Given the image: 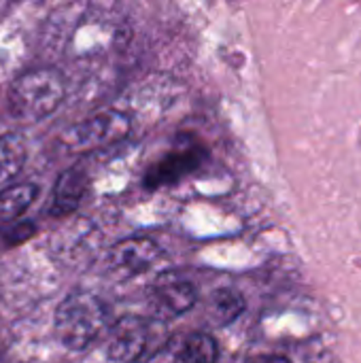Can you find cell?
<instances>
[{"instance_id": "8992f818", "label": "cell", "mask_w": 361, "mask_h": 363, "mask_svg": "<svg viewBox=\"0 0 361 363\" xmlns=\"http://www.w3.org/2000/svg\"><path fill=\"white\" fill-rule=\"evenodd\" d=\"M202 162H204V151L196 145L170 151L168 155H164L160 162H155L149 168V172L145 174V187L160 189L166 185H174L187 174L196 172Z\"/></svg>"}, {"instance_id": "277c9868", "label": "cell", "mask_w": 361, "mask_h": 363, "mask_svg": "<svg viewBox=\"0 0 361 363\" xmlns=\"http://www.w3.org/2000/svg\"><path fill=\"white\" fill-rule=\"evenodd\" d=\"M132 132V117L121 108L98 111L60 134V145L72 153H89L126 140Z\"/></svg>"}, {"instance_id": "ba28073f", "label": "cell", "mask_w": 361, "mask_h": 363, "mask_svg": "<svg viewBox=\"0 0 361 363\" xmlns=\"http://www.w3.org/2000/svg\"><path fill=\"white\" fill-rule=\"evenodd\" d=\"M87 185H89V177L81 164L66 168L55 181L49 213L53 217H66L74 213L87 191Z\"/></svg>"}, {"instance_id": "5b68a950", "label": "cell", "mask_w": 361, "mask_h": 363, "mask_svg": "<svg viewBox=\"0 0 361 363\" xmlns=\"http://www.w3.org/2000/svg\"><path fill=\"white\" fill-rule=\"evenodd\" d=\"M162 257V249L155 240L145 236H132L117 242L109 251V268L121 277H136L145 274Z\"/></svg>"}, {"instance_id": "30bf717a", "label": "cell", "mask_w": 361, "mask_h": 363, "mask_svg": "<svg viewBox=\"0 0 361 363\" xmlns=\"http://www.w3.org/2000/svg\"><path fill=\"white\" fill-rule=\"evenodd\" d=\"M245 306H247L245 298L238 291H234V289H217L209 298L206 315H209L213 325L226 328V325L234 323L245 313Z\"/></svg>"}, {"instance_id": "4fadbf2b", "label": "cell", "mask_w": 361, "mask_h": 363, "mask_svg": "<svg viewBox=\"0 0 361 363\" xmlns=\"http://www.w3.org/2000/svg\"><path fill=\"white\" fill-rule=\"evenodd\" d=\"M34 232H36V228H34L32 223L21 221V223H15L13 228L4 230L0 238H2V242H4L6 247H15V245L26 242L28 238H32V236H34Z\"/></svg>"}, {"instance_id": "3957f363", "label": "cell", "mask_w": 361, "mask_h": 363, "mask_svg": "<svg viewBox=\"0 0 361 363\" xmlns=\"http://www.w3.org/2000/svg\"><path fill=\"white\" fill-rule=\"evenodd\" d=\"M106 306L91 294H70L55 311V336L62 347L83 351L100 338L106 328Z\"/></svg>"}, {"instance_id": "5bb4252c", "label": "cell", "mask_w": 361, "mask_h": 363, "mask_svg": "<svg viewBox=\"0 0 361 363\" xmlns=\"http://www.w3.org/2000/svg\"><path fill=\"white\" fill-rule=\"evenodd\" d=\"M249 363H289V359L283 355H260V357H253Z\"/></svg>"}, {"instance_id": "52a82bcc", "label": "cell", "mask_w": 361, "mask_h": 363, "mask_svg": "<svg viewBox=\"0 0 361 363\" xmlns=\"http://www.w3.org/2000/svg\"><path fill=\"white\" fill-rule=\"evenodd\" d=\"M198 302V291L189 281L166 279L151 287L149 304L162 317H181Z\"/></svg>"}, {"instance_id": "9c48e42d", "label": "cell", "mask_w": 361, "mask_h": 363, "mask_svg": "<svg viewBox=\"0 0 361 363\" xmlns=\"http://www.w3.org/2000/svg\"><path fill=\"white\" fill-rule=\"evenodd\" d=\"M28 147L21 134L6 132L0 136V189L6 187L23 168Z\"/></svg>"}, {"instance_id": "7c38bea8", "label": "cell", "mask_w": 361, "mask_h": 363, "mask_svg": "<svg viewBox=\"0 0 361 363\" xmlns=\"http://www.w3.org/2000/svg\"><path fill=\"white\" fill-rule=\"evenodd\" d=\"M177 363H217L219 347L209 334H191L185 338L183 347L177 351Z\"/></svg>"}, {"instance_id": "7a4b0ae2", "label": "cell", "mask_w": 361, "mask_h": 363, "mask_svg": "<svg viewBox=\"0 0 361 363\" xmlns=\"http://www.w3.org/2000/svg\"><path fill=\"white\" fill-rule=\"evenodd\" d=\"M170 340L164 319L121 317L113 323L106 338V355L119 363L151 362Z\"/></svg>"}, {"instance_id": "6da1fadb", "label": "cell", "mask_w": 361, "mask_h": 363, "mask_svg": "<svg viewBox=\"0 0 361 363\" xmlns=\"http://www.w3.org/2000/svg\"><path fill=\"white\" fill-rule=\"evenodd\" d=\"M66 81L55 68H30L17 74L6 91V111L23 123L43 121L64 102Z\"/></svg>"}, {"instance_id": "8fae6325", "label": "cell", "mask_w": 361, "mask_h": 363, "mask_svg": "<svg viewBox=\"0 0 361 363\" xmlns=\"http://www.w3.org/2000/svg\"><path fill=\"white\" fill-rule=\"evenodd\" d=\"M38 196V187L34 183H15L0 189V221L19 219L34 198Z\"/></svg>"}]
</instances>
